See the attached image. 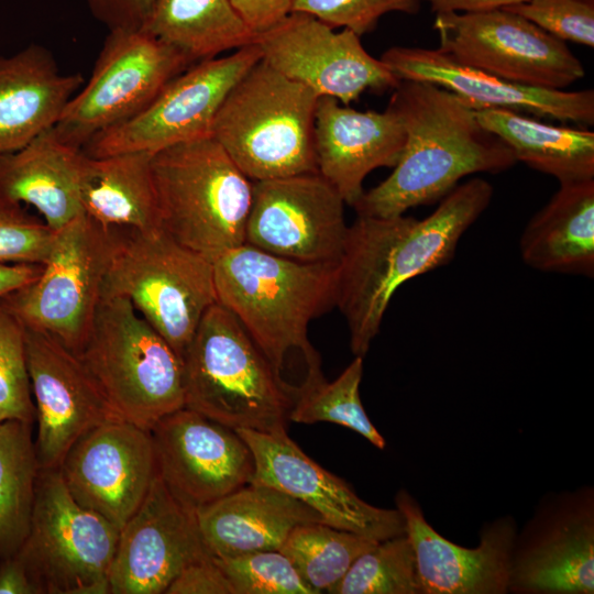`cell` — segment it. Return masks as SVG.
<instances>
[{"instance_id": "33", "label": "cell", "mask_w": 594, "mask_h": 594, "mask_svg": "<svg viewBox=\"0 0 594 594\" xmlns=\"http://www.w3.org/2000/svg\"><path fill=\"white\" fill-rule=\"evenodd\" d=\"M363 375V358L355 356L333 381L322 375L321 364L307 367L305 380L293 387V405L289 421L300 424L332 422L344 426L384 449L385 439L373 426L364 410L360 384Z\"/></svg>"}, {"instance_id": "44", "label": "cell", "mask_w": 594, "mask_h": 594, "mask_svg": "<svg viewBox=\"0 0 594 594\" xmlns=\"http://www.w3.org/2000/svg\"><path fill=\"white\" fill-rule=\"evenodd\" d=\"M37 593V586L16 556L0 560V594Z\"/></svg>"}, {"instance_id": "26", "label": "cell", "mask_w": 594, "mask_h": 594, "mask_svg": "<svg viewBox=\"0 0 594 594\" xmlns=\"http://www.w3.org/2000/svg\"><path fill=\"white\" fill-rule=\"evenodd\" d=\"M82 82L78 73H62L48 50L36 44L0 56V155L54 128Z\"/></svg>"}, {"instance_id": "34", "label": "cell", "mask_w": 594, "mask_h": 594, "mask_svg": "<svg viewBox=\"0 0 594 594\" xmlns=\"http://www.w3.org/2000/svg\"><path fill=\"white\" fill-rule=\"evenodd\" d=\"M378 541L326 522H307L292 530L279 551L316 594H331L353 562Z\"/></svg>"}, {"instance_id": "41", "label": "cell", "mask_w": 594, "mask_h": 594, "mask_svg": "<svg viewBox=\"0 0 594 594\" xmlns=\"http://www.w3.org/2000/svg\"><path fill=\"white\" fill-rule=\"evenodd\" d=\"M165 594H234V590L209 556L184 568Z\"/></svg>"}, {"instance_id": "20", "label": "cell", "mask_w": 594, "mask_h": 594, "mask_svg": "<svg viewBox=\"0 0 594 594\" xmlns=\"http://www.w3.org/2000/svg\"><path fill=\"white\" fill-rule=\"evenodd\" d=\"M235 431L253 454L251 483L290 495L338 529L376 540L406 532L405 520L397 508L375 507L360 498L345 481L311 460L286 431Z\"/></svg>"}, {"instance_id": "45", "label": "cell", "mask_w": 594, "mask_h": 594, "mask_svg": "<svg viewBox=\"0 0 594 594\" xmlns=\"http://www.w3.org/2000/svg\"><path fill=\"white\" fill-rule=\"evenodd\" d=\"M43 264L0 263V297H3L37 278Z\"/></svg>"}, {"instance_id": "1", "label": "cell", "mask_w": 594, "mask_h": 594, "mask_svg": "<svg viewBox=\"0 0 594 594\" xmlns=\"http://www.w3.org/2000/svg\"><path fill=\"white\" fill-rule=\"evenodd\" d=\"M492 197V185L477 177L458 185L424 219L358 215L348 229L336 298L354 356L364 358L370 350L396 290L450 263L460 239Z\"/></svg>"}, {"instance_id": "38", "label": "cell", "mask_w": 594, "mask_h": 594, "mask_svg": "<svg viewBox=\"0 0 594 594\" xmlns=\"http://www.w3.org/2000/svg\"><path fill=\"white\" fill-rule=\"evenodd\" d=\"M54 238L42 219L0 193V263L44 264Z\"/></svg>"}, {"instance_id": "30", "label": "cell", "mask_w": 594, "mask_h": 594, "mask_svg": "<svg viewBox=\"0 0 594 594\" xmlns=\"http://www.w3.org/2000/svg\"><path fill=\"white\" fill-rule=\"evenodd\" d=\"M479 122L498 136L516 161L560 184L594 178V132L559 127L506 109H476Z\"/></svg>"}, {"instance_id": "22", "label": "cell", "mask_w": 594, "mask_h": 594, "mask_svg": "<svg viewBox=\"0 0 594 594\" xmlns=\"http://www.w3.org/2000/svg\"><path fill=\"white\" fill-rule=\"evenodd\" d=\"M381 61L400 80L441 87L472 109H506L537 118L594 124V91H564L524 86L461 65L438 48L394 46Z\"/></svg>"}, {"instance_id": "9", "label": "cell", "mask_w": 594, "mask_h": 594, "mask_svg": "<svg viewBox=\"0 0 594 594\" xmlns=\"http://www.w3.org/2000/svg\"><path fill=\"white\" fill-rule=\"evenodd\" d=\"M119 528L79 505L59 469H41L29 534L15 554L40 593L107 594Z\"/></svg>"}, {"instance_id": "7", "label": "cell", "mask_w": 594, "mask_h": 594, "mask_svg": "<svg viewBox=\"0 0 594 594\" xmlns=\"http://www.w3.org/2000/svg\"><path fill=\"white\" fill-rule=\"evenodd\" d=\"M116 417L151 430L185 407L183 362L123 297H101L76 353Z\"/></svg>"}, {"instance_id": "19", "label": "cell", "mask_w": 594, "mask_h": 594, "mask_svg": "<svg viewBox=\"0 0 594 594\" xmlns=\"http://www.w3.org/2000/svg\"><path fill=\"white\" fill-rule=\"evenodd\" d=\"M209 556L196 510L179 502L156 474L142 504L119 530L109 593H165L184 568Z\"/></svg>"}, {"instance_id": "13", "label": "cell", "mask_w": 594, "mask_h": 594, "mask_svg": "<svg viewBox=\"0 0 594 594\" xmlns=\"http://www.w3.org/2000/svg\"><path fill=\"white\" fill-rule=\"evenodd\" d=\"M262 58L255 43L190 65L128 121L96 134L82 147L94 157L119 153L154 154L211 136L215 118L231 89Z\"/></svg>"}, {"instance_id": "21", "label": "cell", "mask_w": 594, "mask_h": 594, "mask_svg": "<svg viewBox=\"0 0 594 594\" xmlns=\"http://www.w3.org/2000/svg\"><path fill=\"white\" fill-rule=\"evenodd\" d=\"M26 359L40 466L56 469L82 435L118 417L77 354L52 336L26 328Z\"/></svg>"}, {"instance_id": "18", "label": "cell", "mask_w": 594, "mask_h": 594, "mask_svg": "<svg viewBox=\"0 0 594 594\" xmlns=\"http://www.w3.org/2000/svg\"><path fill=\"white\" fill-rule=\"evenodd\" d=\"M58 469L74 499L120 530L157 474L151 432L120 418L106 420L72 446Z\"/></svg>"}, {"instance_id": "24", "label": "cell", "mask_w": 594, "mask_h": 594, "mask_svg": "<svg viewBox=\"0 0 594 594\" xmlns=\"http://www.w3.org/2000/svg\"><path fill=\"white\" fill-rule=\"evenodd\" d=\"M406 140L399 114L388 103L382 111H358L331 97H319L315 116L318 173L353 206L364 193L365 177L394 167Z\"/></svg>"}, {"instance_id": "37", "label": "cell", "mask_w": 594, "mask_h": 594, "mask_svg": "<svg viewBox=\"0 0 594 594\" xmlns=\"http://www.w3.org/2000/svg\"><path fill=\"white\" fill-rule=\"evenodd\" d=\"M234 594H316L279 550L212 557Z\"/></svg>"}, {"instance_id": "14", "label": "cell", "mask_w": 594, "mask_h": 594, "mask_svg": "<svg viewBox=\"0 0 594 594\" xmlns=\"http://www.w3.org/2000/svg\"><path fill=\"white\" fill-rule=\"evenodd\" d=\"M508 593H594V491L592 486L544 496L517 532Z\"/></svg>"}, {"instance_id": "10", "label": "cell", "mask_w": 594, "mask_h": 594, "mask_svg": "<svg viewBox=\"0 0 594 594\" xmlns=\"http://www.w3.org/2000/svg\"><path fill=\"white\" fill-rule=\"evenodd\" d=\"M112 244L113 229L84 213L55 232L37 278L0 300L26 328L78 353L101 300Z\"/></svg>"}, {"instance_id": "42", "label": "cell", "mask_w": 594, "mask_h": 594, "mask_svg": "<svg viewBox=\"0 0 594 594\" xmlns=\"http://www.w3.org/2000/svg\"><path fill=\"white\" fill-rule=\"evenodd\" d=\"M91 14L109 31L141 29L153 0H85Z\"/></svg>"}, {"instance_id": "11", "label": "cell", "mask_w": 594, "mask_h": 594, "mask_svg": "<svg viewBox=\"0 0 594 594\" xmlns=\"http://www.w3.org/2000/svg\"><path fill=\"white\" fill-rule=\"evenodd\" d=\"M193 64L143 29L111 30L90 78L53 129L61 140L82 150L96 134L140 113Z\"/></svg>"}, {"instance_id": "32", "label": "cell", "mask_w": 594, "mask_h": 594, "mask_svg": "<svg viewBox=\"0 0 594 594\" xmlns=\"http://www.w3.org/2000/svg\"><path fill=\"white\" fill-rule=\"evenodd\" d=\"M32 426L0 421V560L18 553L30 529L41 471Z\"/></svg>"}, {"instance_id": "27", "label": "cell", "mask_w": 594, "mask_h": 594, "mask_svg": "<svg viewBox=\"0 0 594 594\" xmlns=\"http://www.w3.org/2000/svg\"><path fill=\"white\" fill-rule=\"evenodd\" d=\"M85 156L52 128L23 148L0 155V193L33 207L56 232L84 215L80 187Z\"/></svg>"}, {"instance_id": "17", "label": "cell", "mask_w": 594, "mask_h": 594, "mask_svg": "<svg viewBox=\"0 0 594 594\" xmlns=\"http://www.w3.org/2000/svg\"><path fill=\"white\" fill-rule=\"evenodd\" d=\"M150 432L158 476L195 510L252 482L253 454L234 429L183 407Z\"/></svg>"}, {"instance_id": "40", "label": "cell", "mask_w": 594, "mask_h": 594, "mask_svg": "<svg viewBox=\"0 0 594 594\" xmlns=\"http://www.w3.org/2000/svg\"><path fill=\"white\" fill-rule=\"evenodd\" d=\"M565 42L594 47V0H529L501 8Z\"/></svg>"}, {"instance_id": "5", "label": "cell", "mask_w": 594, "mask_h": 594, "mask_svg": "<svg viewBox=\"0 0 594 594\" xmlns=\"http://www.w3.org/2000/svg\"><path fill=\"white\" fill-rule=\"evenodd\" d=\"M318 99L261 58L226 97L211 138L252 182L318 173Z\"/></svg>"}, {"instance_id": "35", "label": "cell", "mask_w": 594, "mask_h": 594, "mask_svg": "<svg viewBox=\"0 0 594 594\" xmlns=\"http://www.w3.org/2000/svg\"><path fill=\"white\" fill-rule=\"evenodd\" d=\"M331 594H422L407 534L380 540L361 554Z\"/></svg>"}, {"instance_id": "23", "label": "cell", "mask_w": 594, "mask_h": 594, "mask_svg": "<svg viewBox=\"0 0 594 594\" xmlns=\"http://www.w3.org/2000/svg\"><path fill=\"white\" fill-rule=\"evenodd\" d=\"M417 560L422 594H505L517 534L512 517L481 531L476 548L451 542L428 524L417 501L405 490L395 496Z\"/></svg>"}, {"instance_id": "6", "label": "cell", "mask_w": 594, "mask_h": 594, "mask_svg": "<svg viewBox=\"0 0 594 594\" xmlns=\"http://www.w3.org/2000/svg\"><path fill=\"white\" fill-rule=\"evenodd\" d=\"M160 229L215 261L244 244L253 183L211 136L152 155Z\"/></svg>"}, {"instance_id": "4", "label": "cell", "mask_w": 594, "mask_h": 594, "mask_svg": "<svg viewBox=\"0 0 594 594\" xmlns=\"http://www.w3.org/2000/svg\"><path fill=\"white\" fill-rule=\"evenodd\" d=\"M182 362L185 407L234 430L286 431L294 386L219 302L201 318Z\"/></svg>"}, {"instance_id": "36", "label": "cell", "mask_w": 594, "mask_h": 594, "mask_svg": "<svg viewBox=\"0 0 594 594\" xmlns=\"http://www.w3.org/2000/svg\"><path fill=\"white\" fill-rule=\"evenodd\" d=\"M34 424L35 406L26 359V328L0 300V421Z\"/></svg>"}, {"instance_id": "46", "label": "cell", "mask_w": 594, "mask_h": 594, "mask_svg": "<svg viewBox=\"0 0 594 594\" xmlns=\"http://www.w3.org/2000/svg\"><path fill=\"white\" fill-rule=\"evenodd\" d=\"M431 10L437 13L446 12H472L492 9H501L529 0H425Z\"/></svg>"}, {"instance_id": "8", "label": "cell", "mask_w": 594, "mask_h": 594, "mask_svg": "<svg viewBox=\"0 0 594 594\" xmlns=\"http://www.w3.org/2000/svg\"><path fill=\"white\" fill-rule=\"evenodd\" d=\"M123 297L182 359L216 302L213 262L162 230L113 229L101 297Z\"/></svg>"}, {"instance_id": "28", "label": "cell", "mask_w": 594, "mask_h": 594, "mask_svg": "<svg viewBox=\"0 0 594 594\" xmlns=\"http://www.w3.org/2000/svg\"><path fill=\"white\" fill-rule=\"evenodd\" d=\"M520 255L530 267L594 276V178L560 184L526 226Z\"/></svg>"}, {"instance_id": "15", "label": "cell", "mask_w": 594, "mask_h": 594, "mask_svg": "<svg viewBox=\"0 0 594 594\" xmlns=\"http://www.w3.org/2000/svg\"><path fill=\"white\" fill-rule=\"evenodd\" d=\"M245 244L304 263H340L344 200L319 173L252 182Z\"/></svg>"}, {"instance_id": "12", "label": "cell", "mask_w": 594, "mask_h": 594, "mask_svg": "<svg viewBox=\"0 0 594 594\" xmlns=\"http://www.w3.org/2000/svg\"><path fill=\"white\" fill-rule=\"evenodd\" d=\"M433 29L451 59L508 81L563 90L585 74L565 42L505 9L437 13Z\"/></svg>"}, {"instance_id": "39", "label": "cell", "mask_w": 594, "mask_h": 594, "mask_svg": "<svg viewBox=\"0 0 594 594\" xmlns=\"http://www.w3.org/2000/svg\"><path fill=\"white\" fill-rule=\"evenodd\" d=\"M420 0H295L293 12L315 16L329 26L348 29L362 36L372 32L389 12L415 14Z\"/></svg>"}, {"instance_id": "16", "label": "cell", "mask_w": 594, "mask_h": 594, "mask_svg": "<svg viewBox=\"0 0 594 594\" xmlns=\"http://www.w3.org/2000/svg\"><path fill=\"white\" fill-rule=\"evenodd\" d=\"M351 30L333 28L302 13L292 12L271 30L255 36L262 59L287 78L319 97H331L348 106L366 90L395 89L393 72L369 54Z\"/></svg>"}, {"instance_id": "3", "label": "cell", "mask_w": 594, "mask_h": 594, "mask_svg": "<svg viewBox=\"0 0 594 594\" xmlns=\"http://www.w3.org/2000/svg\"><path fill=\"white\" fill-rule=\"evenodd\" d=\"M218 302L242 324L274 371L298 349L307 367L320 356L308 338L312 319L336 307L339 263H304L249 244L213 261Z\"/></svg>"}, {"instance_id": "31", "label": "cell", "mask_w": 594, "mask_h": 594, "mask_svg": "<svg viewBox=\"0 0 594 594\" xmlns=\"http://www.w3.org/2000/svg\"><path fill=\"white\" fill-rule=\"evenodd\" d=\"M193 63L254 43L229 0H153L143 26Z\"/></svg>"}, {"instance_id": "2", "label": "cell", "mask_w": 594, "mask_h": 594, "mask_svg": "<svg viewBox=\"0 0 594 594\" xmlns=\"http://www.w3.org/2000/svg\"><path fill=\"white\" fill-rule=\"evenodd\" d=\"M406 140L393 173L352 206L359 216L392 218L444 198L465 176L501 173L517 162L454 94L426 81L402 80L389 102Z\"/></svg>"}, {"instance_id": "29", "label": "cell", "mask_w": 594, "mask_h": 594, "mask_svg": "<svg viewBox=\"0 0 594 594\" xmlns=\"http://www.w3.org/2000/svg\"><path fill=\"white\" fill-rule=\"evenodd\" d=\"M152 155L145 152L100 157L86 154L80 187L84 213L105 229L161 230Z\"/></svg>"}, {"instance_id": "25", "label": "cell", "mask_w": 594, "mask_h": 594, "mask_svg": "<svg viewBox=\"0 0 594 594\" xmlns=\"http://www.w3.org/2000/svg\"><path fill=\"white\" fill-rule=\"evenodd\" d=\"M196 516L211 557L279 550L295 527L324 522L319 513L302 502L254 483L196 509Z\"/></svg>"}, {"instance_id": "43", "label": "cell", "mask_w": 594, "mask_h": 594, "mask_svg": "<svg viewBox=\"0 0 594 594\" xmlns=\"http://www.w3.org/2000/svg\"><path fill=\"white\" fill-rule=\"evenodd\" d=\"M232 8L254 35L264 33L285 20L295 0H229Z\"/></svg>"}]
</instances>
